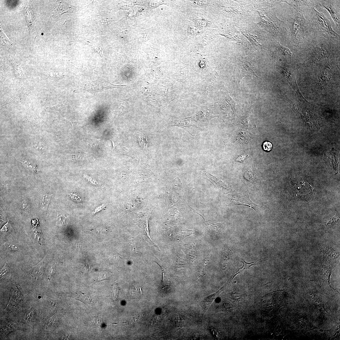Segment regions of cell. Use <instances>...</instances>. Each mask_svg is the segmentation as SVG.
Wrapping results in <instances>:
<instances>
[{
    "label": "cell",
    "instance_id": "obj_9",
    "mask_svg": "<svg viewBox=\"0 0 340 340\" xmlns=\"http://www.w3.org/2000/svg\"><path fill=\"white\" fill-rule=\"evenodd\" d=\"M230 282V280L220 289L216 292L206 297L202 301V307L205 313L217 296L224 290Z\"/></svg>",
    "mask_w": 340,
    "mask_h": 340
},
{
    "label": "cell",
    "instance_id": "obj_6",
    "mask_svg": "<svg viewBox=\"0 0 340 340\" xmlns=\"http://www.w3.org/2000/svg\"><path fill=\"white\" fill-rule=\"evenodd\" d=\"M319 4L329 12L335 23L337 33L340 35V1L338 0L319 1Z\"/></svg>",
    "mask_w": 340,
    "mask_h": 340
},
{
    "label": "cell",
    "instance_id": "obj_12",
    "mask_svg": "<svg viewBox=\"0 0 340 340\" xmlns=\"http://www.w3.org/2000/svg\"><path fill=\"white\" fill-rule=\"evenodd\" d=\"M233 250L229 248L224 249L222 255L221 263L222 266H226L230 263L233 257Z\"/></svg>",
    "mask_w": 340,
    "mask_h": 340
},
{
    "label": "cell",
    "instance_id": "obj_4",
    "mask_svg": "<svg viewBox=\"0 0 340 340\" xmlns=\"http://www.w3.org/2000/svg\"><path fill=\"white\" fill-rule=\"evenodd\" d=\"M259 14L260 26L276 38H282L288 43L290 36L287 26L278 18L275 9L270 7Z\"/></svg>",
    "mask_w": 340,
    "mask_h": 340
},
{
    "label": "cell",
    "instance_id": "obj_22",
    "mask_svg": "<svg viewBox=\"0 0 340 340\" xmlns=\"http://www.w3.org/2000/svg\"><path fill=\"white\" fill-rule=\"evenodd\" d=\"M3 245L6 249L8 251H14L18 248L15 245L8 243H5Z\"/></svg>",
    "mask_w": 340,
    "mask_h": 340
},
{
    "label": "cell",
    "instance_id": "obj_25",
    "mask_svg": "<svg viewBox=\"0 0 340 340\" xmlns=\"http://www.w3.org/2000/svg\"><path fill=\"white\" fill-rule=\"evenodd\" d=\"M57 264H54L52 267L49 274V278H51L56 272L57 268Z\"/></svg>",
    "mask_w": 340,
    "mask_h": 340
},
{
    "label": "cell",
    "instance_id": "obj_27",
    "mask_svg": "<svg viewBox=\"0 0 340 340\" xmlns=\"http://www.w3.org/2000/svg\"><path fill=\"white\" fill-rule=\"evenodd\" d=\"M247 158V156H238V157L236 159V161L238 162H243L244 160Z\"/></svg>",
    "mask_w": 340,
    "mask_h": 340
},
{
    "label": "cell",
    "instance_id": "obj_5",
    "mask_svg": "<svg viewBox=\"0 0 340 340\" xmlns=\"http://www.w3.org/2000/svg\"><path fill=\"white\" fill-rule=\"evenodd\" d=\"M234 80L237 89H239L240 82L244 77L252 75L257 76L254 71L253 65L247 58H239L237 59L234 74Z\"/></svg>",
    "mask_w": 340,
    "mask_h": 340
},
{
    "label": "cell",
    "instance_id": "obj_24",
    "mask_svg": "<svg viewBox=\"0 0 340 340\" xmlns=\"http://www.w3.org/2000/svg\"><path fill=\"white\" fill-rule=\"evenodd\" d=\"M67 218L64 215L61 214L59 215L57 218V222L59 224L63 225L65 222Z\"/></svg>",
    "mask_w": 340,
    "mask_h": 340
},
{
    "label": "cell",
    "instance_id": "obj_26",
    "mask_svg": "<svg viewBox=\"0 0 340 340\" xmlns=\"http://www.w3.org/2000/svg\"><path fill=\"white\" fill-rule=\"evenodd\" d=\"M34 311L31 310L29 311L26 317L27 320H31L34 316Z\"/></svg>",
    "mask_w": 340,
    "mask_h": 340
},
{
    "label": "cell",
    "instance_id": "obj_14",
    "mask_svg": "<svg viewBox=\"0 0 340 340\" xmlns=\"http://www.w3.org/2000/svg\"><path fill=\"white\" fill-rule=\"evenodd\" d=\"M250 138L248 134L244 132H240L236 137L237 141L241 144L244 143H247L250 140Z\"/></svg>",
    "mask_w": 340,
    "mask_h": 340
},
{
    "label": "cell",
    "instance_id": "obj_3",
    "mask_svg": "<svg viewBox=\"0 0 340 340\" xmlns=\"http://www.w3.org/2000/svg\"><path fill=\"white\" fill-rule=\"evenodd\" d=\"M317 4L304 8V16L312 34L332 40L340 41V36L335 31L330 20L324 14V9Z\"/></svg>",
    "mask_w": 340,
    "mask_h": 340
},
{
    "label": "cell",
    "instance_id": "obj_23",
    "mask_svg": "<svg viewBox=\"0 0 340 340\" xmlns=\"http://www.w3.org/2000/svg\"><path fill=\"white\" fill-rule=\"evenodd\" d=\"M272 145L271 143L268 141H266L263 143V148L264 150L266 151H269L271 150Z\"/></svg>",
    "mask_w": 340,
    "mask_h": 340
},
{
    "label": "cell",
    "instance_id": "obj_13",
    "mask_svg": "<svg viewBox=\"0 0 340 340\" xmlns=\"http://www.w3.org/2000/svg\"><path fill=\"white\" fill-rule=\"evenodd\" d=\"M262 259H261L258 261H254L250 263H247L246 261H244V260H242L243 261H242V262L243 264V267L241 268H240L239 270V271L236 273V274L232 278V280L235 277H236L237 275L242 272L246 270L249 269L252 266L254 265H257L260 264V263H261L262 262Z\"/></svg>",
    "mask_w": 340,
    "mask_h": 340
},
{
    "label": "cell",
    "instance_id": "obj_21",
    "mask_svg": "<svg viewBox=\"0 0 340 340\" xmlns=\"http://www.w3.org/2000/svg\"><path fill=\"white\" fill-rule=\"evenodd\" d=\"M92 322L93 325L97 327L102 326L103 324V320L100 317H97L94 319Z\"/></svg>",
    "mask_w": 340,
    "mask_h": 340
},
{
    "label": "cell",
    "instance_id": "obj_11",
    "mask_svg": "<svg viewBox=\"0 0 340 340\" xmlns=\"http://www.w3.org/2000/svg\"><path fill=\"white\" fill-rule=\"evenodd\" d=\"M206 224L210 233L214 235H217L222 231L223 223H215L211 222H206Z\"/></svg>",
    "mask_w": 340,
    "mask_h": 340
},
{
    "label": "cell",
    "instance_id": "obj_16",
    "mask_svg": "<svg viewBox=\"0 0 340 340\" xmlns=\"http://www.w3.org/2000/svg\"><path fill=\"white\" fill-rule=\"evenodd\" d=\"M210 256V254H209L201 263L199 271L200 273L199 275L200 276H201L204 272L205 269L207 265L208 262L209 261Z\"/></svg>",
    "mask_w": 340,
    "mask_h": 340
},
{
    "label": "cell",
    "instance_id": "obj_19",
    "mask_svg": "<svg viewBox=\"0 0 340 340\" xmlns=\"http://www.w3.org/2000/svg\"><path fill=\"white\" fill-rule=\"evenodd\" d=\"M339 217L337 215L332 218H331L330 220L327 223H325L326 226H329L337 224L339 222Z\"/></svg>",
    "mask_w": 340,
    "mask_h": 340
},
{
    "label": "cell",
    "instance_id": "obj_10",
    "mask_svg": "<svg viewBox=\"0 0 340 340\" xmlns=\"http://www.w3.org/2000/svg\"><path fill=\"white\" fill-rule=\"evenodd\" d=\"M288 5L298 8H305L317 4L318 1H285Z\"/></svg>",
    "mask_w": 340,
    "mask_h": 340
},
{
    "label": "cell",
    "instance_id": "obj_18",
    "mask_svg": "<svg viewBox=\"0 0 340 340\" xmlns=\"http://www.w3.org/2000/svg\"><path fill=\"white\" fill-rule=\"evenodd\" d=\"M119 288L117 284L115 283L112 286V298L113 300L116 301L119 292Z\"/></svg>",
    "mask_w": 340,
    "mask_h": 340
},
{
    "label": "cell",
    "instance_id": "obj_15",
    "mask_svg": "<svg viewBox=\"0 0 340 340\" xmlns=\"http://www.w3.org/2000/svg\"><path fill=\"white\" fill-rule=\"evenodd\" d=\"M244 178L245 181L248 184L247 185H250V184H254L255 181H256L255 175L252 171H249L245 173Z\"/></svg>",
    "mask_w": 340,
    "mask_h": 340
},
{
    "label": "cell",
    "instance_id": "obj_17",
    "mask_svg": "<svg viewBox=\"0 0 340 340\" xmlns=\"http://www.w3.org/2000/svg\"><path fill=\"white\" fill-rule=\"evenodd\" d=\"M51 196L49 195H46L43 196L42 201V206L43 210L47 211L48 207L51 200Z\"/></svg>",
    "mask_w": 340,
    "mask_h": 340
},
{
    "label": "cell",
    "instance_id": "obj_20",
    "mask_svg": "<svg viewBox=\"0 0 340 340\" xmlns=\"http://www.w3.org/2000/svg\"><path fill=\"white\" fill-rule=\"evenodd\" d=\"M111 276V273L109 271H105L98 277L96 281H100L109 279Z\"/></svg>",
    "mask_w": 340,
    "mask_h": 340
},
{
    "label": "cell",
    "instance_id": "obj_8",
    "mask_svg": "<svg viewBox=\"0 0 340 340\" xmlns=\"http://www.w3.org/2000/svg\"><path fill=\"white\" fill-rule=\"evenodd\" d=\"M230 200L234 205H241L252 208L255 211H258L260 206L253 202L250 200L248 193H235L230 195Z\"/></svg>",
    "mask_w": 340,
    "mask_h": 340
},
{
    "label": "cell",
    "instance_id": "obj_1",
    "mask_svg": "<svg viewBox=\"0 0 340 340\" xmlns=\"http://www.w3.org/2000/svg\"><path fill=\"white\" fill-rule=\"evenodd\" d=\"M340 41L312 34L297 51V58H304L306 65H314L326 59L340 57Z\"/></svg>",
    "mask_w": 340,
    "mask_h": 340
},
{
    "label": "cell",
    "instance_id": "obj_2",
    "mask_svg": "<svg viewBox=\"0 0 340 340\" xmlns=\"http://www.w3.org/2000/svg\"><path fill=\"white\" fill-rule=\"evenodd\" d=\"M289 7L287 25L290 38L288 47L297 52L312 33L304 16V8Z\"/></svg>",
    "mask_w": 340,
    "mask_h": 340
},
{
    "label": "cell",
    "instance_id": "obj_7",
    "mask_svg": "<svg viewBox=\"0 0 340 340\" xmlns=\"http://www.w3.org/2000/svg\"><path fill=\"white\" fill-rule=\"evenodd\" d=\"M149 218L148 214L140 213L137 217L136 222L144 239L159 251V248L153 242L149 234L148 226Z\"/></svg>",
    "mask_w": 340,
    "mask_h": 340
},
{
    "label": "cell",
    "instance_id": "obj_28",
    "mask_svg": "<svg viewBox=\"0 0 340 340\" xmlns=\"http://www.w3.org/2000/svg\"><path fill=\"white\" fill-rule=\"evenodd\" d=\"M104 205H102V206L99 207L97 208L96 209L95 211L94 212V213L95 214L96 212H98V211L101 210V209H103L104 208Z\"/></svg>",
    "mask_w": 340,
    "mask_h": 340
}]
</instances>
